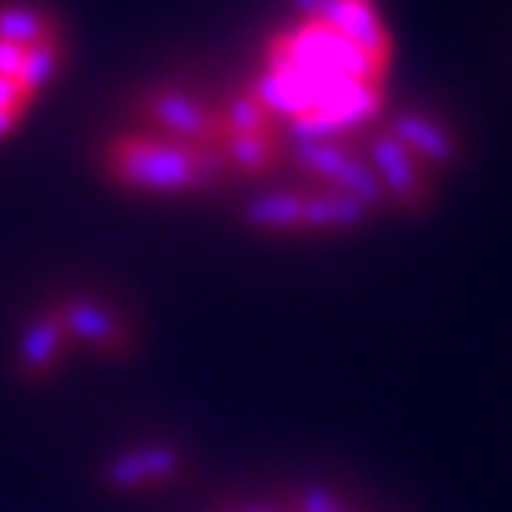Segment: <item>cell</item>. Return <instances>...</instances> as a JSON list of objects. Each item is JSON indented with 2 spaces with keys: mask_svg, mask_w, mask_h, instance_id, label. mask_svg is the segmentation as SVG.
I'll list each match as a JSON object with an SVG mask.
<instances>
[{
  "mask_svg": "<svg viewBox=\"0 0 512 512\" xmlns=\"http://www.w3.org/2000/svg\"><path fill=\"white\" fill-rule=\"evenodd\" d=\"M185 470V452L168 441H153V445H136L125 452H114L100 466V484L118 495H136V491L164 488L175 484Z\"/></svg>",
  "mask_w": 512,
  "mask_h": 512,
  "instance_id": "cell-8",
  "label": "cell"
},
{
  "mask_svg": "<svg viewBox=\"0 0 512 512\" xmlns=\"http://www.w3.org/2000/svg\"><path fill=\"white\" fill-rule=\"evenodd\" d=\"M100 168L114 185L143 196H196L228 178L221 153L214 146L178 143L157 132H128L107 139Z\"/></svg>",
  "mask_w": 512,
  "mask_h": 512,
  "instance_id": "cell-2",
  "label": "cell"
},
{
  "mask_svg": "<svg viewBox=\"0 0 512 512\" xmlns=\"http://www.w3.org/2000/svg\"><path fill=\"white\" fill-rule=\"evenodd\" d=\"M64 57H68V50H64L61 29H57L54 36H47V40L32 43V47L25 50V68H22V79H18V86H22L25 93L36 100V96H40L43 89H47L50 82L61 75Z\"/></svg>",
  "mask_w": 512,
  "mask_h": 512,
  "instance_id": "cell-13",
  "label": "cell"
},
{
  "mask_svg": "<svg viewBox=\"0 0 512 512\" xmlns=\"http://www.w3.org/2000/svg\"><path fill=\"white\" fill-rule=\"evenodd\" d=\"M68 345H72V338H68V331H64V324L57 320L54 310L32 313V317L25 320V328L18 331L15 370L29 384L47 381V377L57 374Z\"/></svg>",
  "mask_w": 512,
  "mask_h": 512,
  "instance_id": "cell-11",
  "label": "cell"
},
{
  "mask_svg": "<svg viewBox=\"0 0 512 512\" xmlns=\"http://www.w3.org/2000/svg\"><path fill=\"white\" fill-rule=\"evenodd\" d=\"M18 125H22V118H18V114H11V111H0V143H4V139H8Z\"/></svg>",
  "mask_w": 512,
  "mask_h": 512,
  "instance_id": "cell-17",
  "label": "cell"
},
{
  "mask_svg": "<svg viewBox=\"0 0 512 512\" xmlns=\"http://www.w3.org/2000/svg\"><path fill=\"white\" fill-rule=\"evenodd\" d=\"M292 4H296L299 15L328 22L335 32H342L345 40L377 50V54H395L392 32L384 25L374 0H292Z\"/></svg>",
  "mask_w": 512,
  "mask_h": 512,
  "instance_id": "cell-9",
  "label": "cell"
},
{
  "mask_svg": "<svg viewBox=\"0 0 512 512\" xmlns=\"http://www.w3.org/2000/svg\"><path fill=\"white\" fill-rule=\"evenodd\" d=\"M384 128H388L431 175L452 171L459 164V157H463V146H459L456 132L427 111H399Z\"/></svg>",
  "mask_w": 512,
  "mask_h": 512,
  "instance_id": "cell-10",
  "label": "cell"
},
{
  "mask_svg": "<svg viewBox=\"0 0 512 512\" xmlns=\"http://www.w3.org/2000/svg\"><path fill=\"white\" fill-rule=\"evenodd\" d=\"M232 512H281V509H274V505H239Z\"/></svg>",
  "mask_w": 512,
  "mask_h": 512,
  "instance_id": "cell-18",
  "label": "cell"
},
{
  "mask_svg": "<svg viewBox=\"0 0 512 512\" xmlns=\"http://www.w3.org/2000/svg\"><path fill=\"white\" fill-rule=\"evenodd\" d=\"M363 160L381 182L388 207L406 210V214H420L431 207L434 200V175L388 132V128H374L363 139Z\"/></svg>",
  "mask_w": 512,
  "mask_h": 512,
  "instance_id": "cell-5",
  "label": "cell"
},
{
  "mask_svg": "<svg viewBox=\"0 0 512 512\" xmlns=\"http://www.w3.org/2000/svg\"><path fill=\"white\" fill-rule=\"evenodd\" d=\"M54 313L75 345H86L89 352L104 356V360H121L136 345L132 324L118 310H111V306L93 296H64L54 306Z\"/></svg>",
  "mask_w": 512,
  "mask_h": 512,
  "instance_id": "cell-7",
  "label": "cell"
},
{
  "mask_svg": "<svg viewBox=\"0 0 512 512\" xmlns=\"http://www.w3.org/2000/svg\"><path fill=\"white\" fill-rule=\"evenodd\" d=\"M370 217L360 200L335 189L260 192L242 207V221L256 232H356Z\"/></svg>",
  "mask_w": 512,
  "mask_h": 512,
  "instance_id": "cell-3",
  "label": "cell"
},
{
  "mask_svg": "<svg viewBox=\"0 0 512 512\" xmlns=\"http://www.w3.org/2000/svg\"><path fill=\"white\" fill-rule=\"evenodd\" d=\"M143 118L157 128V136L178 139V143L214 146L221 139V111L210 107L200 96L185 93V89H146L139 100Z\"/></svg>",
  "mask_w": 512,
  "mask_h": 512,
  "instance_id": "cell-6",
  "label": "cell"
},
{
  "mask_svg": "<svg viewBox=\"0 0 512 512\" xmlns=\"http://www.w3.org/2000/svg\"><path fill=\"white\" fill-rule=\"evenodd\" d=\"M288 160L303 175L317 178L320 189L345 192L352 200H360L370 214L388 207V196H384L370 164L363 160V153L352 150L342 139H296V143L288 146Z\"/></svg>",
  "mask_w": 512,
  "mask_h": 512,
  "instance_id": "cell-4",
  "label": "cell"
},
{
  "mask_svg": "<svg viewBox=\"0 0 512 512\" xmlns=\"http://www.w3.org/2000/svg\"><path fill=\"white\" fill-rule=\"evenodd\" d=\"M29 107H32V96L15 79H0V111H11L18 118H25Z\"/></svg>",
  "mask_w": 512,
  "mask_h": 512,
  "instance_id": "cell-15",
  "label": "cell"
},
{
  "mask_svg": "<svg viewBox=\"0 0 512 512\" xmlns=\"http://www.w3.org/2000/svg\"><path fill=\"white\" fill-rule=\"evenodd\" d=\"M392 54L345 40L328 22L299 15L267 43L253 93L296 139H342L381 114Z\"/></svg>",
  "mask_w": 512,
  "mask_h": 512,
  "instance_id": "cell-1",
  "label": "cell"
},
{
  "mask_svg": "<svg viewBox=\"0 0 512 512\" xmlns=\"http://www.w3.org/2000/svg\"><path fill=\"white\" fill-rule=\"evenodd\" d=\"M25 50L29 47H15V43H0V79H22L25 68Z\"/></svg>",
  "mask_w": 512,
  "mask_h": 512,
  "instance_id": "cell-16",
  "label": "cell"
},
{
  "mask_svg": "<svg viewBox=\"0 0 512 512\" xmlns=\"http://www.w3.org/2000/svg\"><path fill=\"white\" fill-rule=\"evenodd\" d=\"M288 512H349L342 505V498L331 495V491L324 488H303L292 495V505H288Z\"/></svg>",
  "mask_w": 512,
  "mask_h": 512,
  "instance_id": "cell-14",
  "label": "cell"
},
{
  "mask_svg": "<svg viewBox=\"0 0 512 512\" xmlns=\"http://www.w3.org/2000/svg\"><path fill=\"white\" fill-rule=\"evenodd\" d=\"M57 32V22L36 4H0V43L32 47Z\"/></svg>",
  "mask_w": 512,
  "mask_h": 512,
  "instance_id": "cell-12",
  "label": "cell"
}]
</instances>
